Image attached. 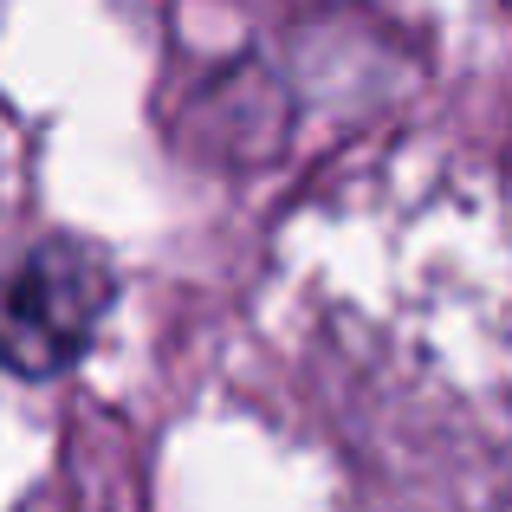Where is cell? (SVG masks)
I'll use <instances>...</instances> for the list:
<instances>
[{
    "label": "cell",
    "mask_w": 512,
    "mask_h": 512,
    "mask_svg": "<svg viewBox=\"0 0 512 512\" xmlns=\"http://www.w3.org/2000/svg\"><path fill=\"white\" fill-rule=\"evenodd\" d=\"M111 312V266L85 240H39L7 299V357L20 376H52L98 338Z\"/></svg>",
    "instance_id": "1"
}]
</instances>
